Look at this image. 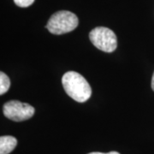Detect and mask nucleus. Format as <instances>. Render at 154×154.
<instances>
[{"instance_id":"obj_1","label":"nucleus","mask_w":154,"mask_h":154,"mask_svg":"<svg viewBox=\"0 0 154 154\" xmlns=\"http://www.w3.org/2000/svg\"><path fill=\"white\" fill-rule=\"evenodd\" d=\"M62 83L66 94L79 103L86 102L92 95V88L88 81L77 72L65 73L62 78Z\"/></svg>"},{"instance_id":"obj_2","label":"nucleus","mask_w":154,"mask_h":154,"mask_svg":"<svg viewBox=\"0 0 154 154\" xmlns=\"http://www.w3.org/2000/svg\"><path fill=\"white\" fill-rule=\"evenodd\" d=\"M79 20L76 15L68 11H61L54 13L46 24L50 33L60 35L69 33L77 28Z\"/></svg>"},{"instance_id":"obj_3","label":"nucleus","mask_w":154,"mask_h":154,"mask_svg":"<svg viewBox=\"0 0 154 154\" xmlns=\"http://www.w3.org/2000/svg\"><path fill=\"white\" fill-rule=\"evenodd\" d=\"M89 38L95 47L105 52H113L117 46L115 33L105 27H97L89 33Z\"/></svg>"},{"instance_id":"obj_4","label":"nucleus","mask_w":154,"mask_h":154,"mask_svg":"<svg viewBox=\"0 0 154 154\" xmlns=\"http://www.w3.org/2000/svg\"><path fill=\"white\" fill-rule=\"evenodd\" d=\"M34 108L28 104L17 100L5 103L3 107L4 115L14 122H22L31 118L34 114Z\"/></svg>"},{"instance_id":"obj_5","label":"nucleus","mask_w":154,"mask_h":154,"mask_svg":"<svg viewBox=\"0 0 154 154\" xmlns=\"http://www.w3.org/2000/svg\"><path fill=\"white\" fill-rule=\"evenodd\" d=\"M17 140L11 135L0 137V154H9L16 148Z\"/></svg>"},{"instance_id":"obj_6","label":"nucleus","mask_w":154,"mask_h":154,"mask_svg":"<svg viewBox=\"0 0 154 154\" xmlns=\"http://www.w3.org/2000/svg\"><path fill=\"white\" fill-rule=\"evenodd\" d=\"M11 87V80L4 72L0 73V94L3 95L8 92Z\"/></svg>"},{"instance_id":"obj_7","label":"nucleus","mask_w":154,"mask_h":154,"mask_svg":"<svg viewBox=\"0 0 154 154\" xmlns=\"http://www.w3.org/2000/svg\"><path fill=\"white\" fill-rule=\"evenodd\" d=\"M14 2L19 7L26 8V7H28L31 5H33L34 0H14Z\"/></svg>"},{"instance_id":"obj_8","label":"nucleus","mask_w":154,"mask_h":154,"mask_svg":"<svg viewBox=\"0 0 154 154\" xmlns=\"http://www.w3.org/2000/svg\"><path fill=\"white\" fill-rule=\"evenodd\" d=\"M88 154H120V153H119V152H108V153H102V152H91V153H88Z\"/></svg>"},{"instance_id":"obj_9","label":"nucleus","mask_w":154,"mask_h":154,"mask_svg":"<svg viewBox=\"0 0 154 154\" xmlns=\"http://www.w3.org/2000/svg\"><path fill=\"white\" fill-rule=\"evenodd\" d=\"M152 89L154 91V73L152 75Z\"/></svg>"}]
</instances>
